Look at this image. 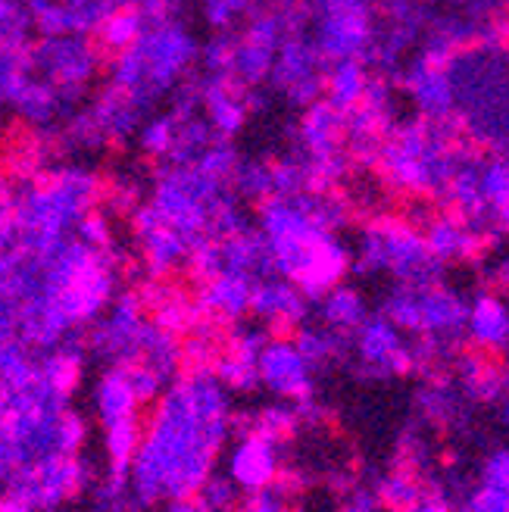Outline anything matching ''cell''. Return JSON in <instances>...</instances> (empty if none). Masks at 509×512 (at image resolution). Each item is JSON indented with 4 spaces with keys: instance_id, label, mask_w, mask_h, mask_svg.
Instances as JSON below:
<instances>
[{
    "instance_id": "4316f807",
    "label": "cell",
    "mask_w": 509,
    "mask_h": 512,
    "mask_svg": "<svg viewBox=\"0 0 509 512\" xmlns=\"http://www.w3.org/2000/svg\"><path fill=\"white\" fill-rule=\"evenodd\" d=\"M372 494H375L378 506L385 509V512H410L416 503H422L428 497V484L422 481L419 472H410V469L397 466L394 472L381 475L375 481Z\"/></svg>"
},
{
    "instance_id": "7a4b0ae2",
    "label": "cell",
    "mask_w": 509,
    "mask_h": 512,
    "mask_svg": "<svg viewBox=\"0 0 509 512\" xmlns=\"http://www.w3.org/2000/svg\"><path fill=\"white\" fill-rule=\"evenodd\" d=\"M104 178L91 160L57 157L38 172L13 175V222L19 247L44 250L75 235L79 222L100 207Z\"/></svg>"
},
{
    "instance_id": "d6a6232c",
    "label": "cell",
    "mask_w": 509,
    "mask_h": 512,
    "mask_svg": "<svg viewBox=\"0 0 509 512\" xmlns=\"http://www.w3.org/2000/svg\"><path fill=\"white\" fill-rule=\"evenodd\" d=\"M244 203H263L266 197L275 194V175H272V163L269 160H238L235 172H232V182H228Z\"/></svg>"
},
{
    "instance_id": "44dd1931",
    "label": "cell",
    "mask_w": 509,
    "mask_h": 512,
    "mask_svg": "<svg viewBox=\"0 0 509 512\" xmlns=\"http://www.w3.org/2000/svg\"><path fill=\"white\" fill-rule=\"evenodd\" d=\"M422 235H425V244H428L431 256H435V260L444 263V266L472 260V256H478L481 247L488 244L478 232H472V228L456 213L428 216Z\"/></svg>"
},
{
    "instance_id": "836d02e7",
    "label": "cell",
    "mask_w": 509,
    "mask_h": 512,
    "mask_svg": "<svg viewBox=\"0 0 509 512\" xmlns=\"http://www.w3.org/2000/svg\"><path fill=\"white\" fill-rule=\"evenodd\" d=\"M257 10V0H197V13L210 32H238Z\"/></svg>"
},
{
    "instance_id": "f546056e",
    "label": "cell",
    "mask_w": 509,
    "mask_h": 512,
    "mask_svg": "<svg viewBox=\"0 0 509 512\" xmlns=\"http://www.w3.org/2000/svg\"><path fill=\"white\" fill-rule=\"evenodd\" d=\"M297 347L303 350V356L310 360V366L319 372V369H328L332 363L344 360V356L350 353V338L347 335H338V331L332 328H325L322 322L319 325H310V322H303L294 335Z\"/></svg>"
},
{
    "instance_id": "b9f144b4",
    "label": "cell",
    "mask_w": 509,
    "mask_h": 512,
    "mask_svg": "<svg viewBox=\"0 0 509 512\" xmlns=\"http://www.w3.org/2000/svg\"><path fill=\"white\" fill-rule=\"evenodd\" d=\"M338 512H385V509L378 506V500H375L372 491H356Z\"/></svg>"
},
{
    "instance_id": "5b68a950",
    "label": "cell",
    "mask_w": 509,
    "mask_h": 512,
    "mask_svg": "<svg viewBox=\"0 0 509 512\" xmlns=\"http://www.w3.org/2000/svg\"><path fill=\"white\" fill-rule=\"evenodd\" d=\"M232 197L235 191L228 188V182L194 163H154L141 203L163 225L197 247L203 238H210L219 210Z\"/></svg>"
},
{
    "instance_id": "ab89813d",
    "label": "cell",
    "mask_w": 509,
    "mask_h": 512,
    "mask_svg": "<svg viewBox=\"0 0 509 512\" xmlns=\"http://www.w3.org/2000/svg\"><path fill=\"white\" fill-rule=\"evenodd\" d=\"M478 481L509 491V447H494L485 459H481Z\"/></svg>"
},
{
    "instance_id": "30bf717a",
    "label": "cell",
    "mask_w": 509,
    "mask_h": 512,
    "mask_svg": "<svg viewBox=\"0 0 509 512\" xmlns=\"http://www.w3.org/2000/svg\"><path fill=\"white\" fill-rule=\"evenodd\" d=\"M94 484V466L88 456H50L41 459L35 466L16 469L7 484L4 494L19 497L22 503L35 506L38 512H57L66 503H72L82 491Z\"/></svg>"
},
{
    "instance_id": "ee69618b",
    "label": "cell",
    "mask_w": 509,
    "mask_h": 512,
    "mask_svg": "<svg viewBox=\"0 0 509 512\" xmlns=\"http://www.w3.org/2000/svg\"><path fill=\"white\" fill-rule=\"evenodd\" d=\"M13 216V178L0 169V219Z\"/></svg>"
},
{
    "instance_id": "6da1fadb",
    "label": "cell",
    "mask_w": 509,
    "mask_h": 512,
    "mask_svg": "<svg viewBox=\"0 0 509 512\" xmlns=\"http://www.w3.org/2000/svg\"><path fill=\"white\" fill-rule=\"evenodd\" d=\"M235 434L232 391L213 369H185L144 422L132 459V497L150 509L194 497L216 472V459Z\"/></svg>"
},
{
    "instance_id": "60d3db41",
    "label": "cell",
    "mask_w": 509,
    "mask_h": 512,
    "mask_svg": "<svg viewBox=\"0 0 509 512\" xmlns=\"http://www.w3.org/2000/svg\"><path fill=\"white\" fill-rule=\"evenodd\" d=\"M0 335H19V303L0 285Z\"/></svg>"
},
{
    "instance_id": "277c9868",
    "label": "cell",
    "mask_w": 509,
    "mask_h": 512,
    "mask_svg": "<svg viewBox=\"0 0 509 512\" xmlns=\"http://www.w3.org/2000/svg\"><path fill=\"white\" fill-rule=\"evenodd\" d=\"M88 441V419L72 409V397L35 378L29 388L10 394L4 444L13 472L50 456H79Z\"/></svg>"
},
{
    "instance_id": "5bb4252c",
    "label": "cell",
    "mask_w": 509,
    "mask_h": 512,
    "mask_svg": "<svg viewBox=\"0 0 509 512\" xmlns=\"http://www.w3.org/2000/svg\"><path fill=\"white\" fill-rule=\"evenodd\" d=\"M282 441L269 438L257 428H244L235 434V444L225 456V475L232 478L244 494L266 491L282 478Z\"/></svg>"
},
{
    "instance_id": "f35d334b",
    "label": "cell",
    "mask_w": 509,
    "mask_h": 512,
    "mask_svg": "<svg viewBox=\"0 0 509 512\" xmlns=\"http://www.w3.org/2000/svg\"><path fill=\"white\" fill-rule=\"evenodd\" d=\"M456 512H509V491L475 481L466 491V497L456 503Z\"/></svg>"
},
{
    "instance_id": "8d00e7d4",
    "label": "cell",
    "mask_w": 509,
    "mask_h": 512,
    "mask_svg": "<svg viewBox=\"0 0 509 512\" xmlns=\"http://www.w3.org/2000/svg\"><path fill=\"white\" fill-rule=\"evenodd\" d=\"M291 494H294V481L282 472V478H278L272 488L244 494L235 512H291Z\"/></svg>"
},
{
    "instance_id": "9c48e42d",
    "label": "cell",
    "mask_w": 509,
    "mask_h": 512,
    "mask_svg": "<svg viewBox=\"0 0 509 512\" xmlns=\"http://www.w3.org/2000/svg\"><path fill=\"white\" fill-rule=\"evenodd\" d=\"M307 22V35L325 66L338 60H363L378 41L372 0H310Z\"/></svg>"
},
{
    "instance_id": "f1b7e54d",
    "label": "cell",
    "mask_w": 509,
    "mask_h": 512,
    "mask_svg": "<svg viewBox=\"0 0 509 512\" xmlns=\"http://www.w3.org/2000/svg\"><path fill=\"white\" fill-rule=\"evenodd\" d=\"M178 128H182V116L166 104L141 122L132 144L144 153L150 163H163L178 141Z\"/></svg>"
},
{
    "instance_id": "2e32d148",
    "label": "cell",
    "mask_w": 509,
    "mask_h": 512,
    "mask_svg": "<svg viewBox=\"0 0 509 512\" xmlns=\"http://www.w3.org/2000/svg\"><path fill=\"white\" fill-rule=\"evenodd\" d=\"M347 113L335 110L325 97L303 107L297 125V157L310 166V175L325 163L347 160Z\"/></svg>"
},
{
    "instance_id": "ffe728a7",
    "label": "cell",
    "mask_w": 509,
    "mask_h": 512,
    "mask_svg": "<svg viewBox=\"0 0 509 512\" xmlns=\"http://www.w3.org/2000/svg\"><path fill=\"white\" fill-rule=\"evenodd\" d=\"M91 406H94V416L104 425H116V422H129V419H141V397L132 388V378H129V366H104L94 378V388H91Z\"/></svg>"
},
{
    "instance_id": "f907efd6",
    "label": "cell",
    "mask_w": 509,
    "mask_h": 512,
    "mask_svg": "<svg viewBox=\"0 0 509 512\" xmlns=\"http://www.w3.org/2000/svg\"><path fill=\"white\" fill-rule=\"evenodd\" d=\"M291 512H303V509H291Z\"/></svg>"
},
{
    "instance_id": "3957f363",
    "label": "cell",
    "mask_w": 509,
    "mask_h": 512,
    "mask_svg": "<svg viewBox=\"0 0 509 512\" xmlns=\"http://www.w3.org/2000/svg\"><path fill=\"white\" fill-rule=\"evenodd\" d=\"M197 57L200 41L182 16H154L132 47L107 57V72L100 82L122 94L138 113L150 116L191 79Z\"/></svg>"
},
{
    "instance_id": "7bdbcfd3",
    "label": "cell",
    "mask_w": 509,
    "mask_h": 512,
    "mask_svg": "<svg viewBox=\"0 0 509 512\" xmlns=\"http://www.w3.org/2000/svg\"><path fill=\"white\" fill-rule=\"evenodd\" d=\"M166 512H216L213 506L203 503L197 494L194 497H182V500H169L166 503Z\"/></svg>"
},
{
    "instance_id": "cb8c5ba5",
    "label": "cell",
    "mask_w": 509,
    "mask_h": 512,
    "mask_svg": "<svg viewBox=\"0 0 509 512\" xmlns=\"http://www.w3.org/2000/svg\"><path fill=\"white\" fill-rule=\"evenodd\" d=\"M313 310H316V316H319V322L325 328H332V331L347 335V338L369 319L366 297L353 285H347V281H341V285H335L332 291H325L319 300H313Z\"/></svg>"
},
{
    "instance_id": "8992f818",
    "label": "cell",
    "mask_w": 509,
    "mask_h": 512,
    "mask_svg": "<svg viewBox=\"0 0 509 512\" xmlns=\"http://www.w3.org/2000/svg\"><path fill=\"white\" fill-rule=\"evenodd\" d=\"M353 269L366 275H391L397 285H438L444 263L431 256L425 235L413 222H369L353 250Z\"/></svg>"
},
{
    "instance_id": "8fae6325",
    "label": "cell",
    "mask_w": 509,
    "mask_h": 512,
    "mask_svg": "<svg viewBox=\"0 0 509 512\" xmlns=\"http://www.w3.org/2000/svg\"><path fill=\"white\" fill-rule=\"evenodd\" d=\"M150 325V310L141 291L122 288L104 313L85 331L88 353L104 366H129L138 360L144 331Z\"/></svg>"
},
{
    "instance_id": "681fc988",
    "label": "cell",
    "mask_w": 509,
    "mask_h": 512,
    "mask_svg": "<svg viewBox=\"0 0 509 512\" xmlns=\"http://www.w3.org/2000/svg\"><path fill=\"white\" fill-rule=\"evenodd\" d=\"M450 4H466V0H450Z\"/></svg>"
},
{
    "instance_id": "7402d4cb",
    "label": "cell",
    "mask_w": 509,
    "mask_h": 512,
    "mask_svg": "<svg viewBox=\"0 0 509 512\" xmlns=\"http://www.w3.org/2000/svg\"><path fill=\"white\" fill-rule=\"evenodd\" d=\"M135 363L147 366L150 372H157L166 384H172L178 375L185 372V341H182V335L150 319Z\"/></svg>"
},
{
    "instance_id": "f6af8a7d",
    "label": "cell",
    "mask_w": 509,
    "mask_h": 512,
    "mask_svg": "<svg viewBox=\"0 0 509 512\" xmlns=\"http://www.w3.org/2000/svg\"><path fill=\"white\" fill-rule=\"evenodd\" d=\"M410 512H456V506H453L450 500H444V497H438V494H431V491H428V497H425L422 503H416Z\"/></svg>"
},
{
    "instance_id": "bcb514c9",
    "label": "cell",
    "mask_w": 509,
    "mask_h": 512,
    "mask_svg": "<svg viewBox=\"0 0 509 512\" xmlns=\"http://www.w3.org/2000/svg\"><path fill=\"white\" fill-rule=\"evenodd\" d=\"M0 512H38V509L29 506V503H22L13 494H0Z\"/></svg>"
},
{
    "instance_id": "484cf974",
    "label": "cell",
    "mask_w": 509,
    "mask_h": 512,
    "mask_svg": "<svg viewBox=\"0 0 509 512\" xmlns=\"http://www.w3.org/2000/svg\"><path fill=\"white\" fill-rule=\"evenodd\" d=\"M38 378V353L19 335H0V391L16 394Z\"/></svg>"
},
{
    "instance_id": "83f0119b",
    "label": "cell",
    "mask_w": 509,
    "mask_h": 512,
    "mask_svg": "<svg viewBox=\"0 0 509 512\" xmlns=\"http://www.w3.org/2000/svg\"><path fill=\"white\" fill-rule=\"evenodd\" d=\"M29 75H32L29 47H19V44H10L0 38V132H4L7 122H13L16 94Z\"/></svg>"
},
{
    "instance_id": "9a60e30c",
    "label": "cell",
    "mask_w": 509,
    "mask_h": 512,
    "mask_svg": "<svg viewBox=\"0 0 509 512\" xmlns=\"http://www.w3.org/2000/svg\"><path fill=\"white\" fill-rule=\"evenodd\" d=\"M260 388L275 400H307L316 391V369L291 335H272L260 360Z\"/></svg>"
},
{
    "instance_id": "c3c4849f",
    "label": "cell",
    "mask_w": 509,
    "mask_h": 512,
    "mask_svg": "<svg viewBox=\"0 0 509 512\" xmlns=\"http://www.w3.org/2000/svg\"><path fill=\"white\" fill-rule=\"evenodd\" d=\"M372 4H378V7H385V10H400V7H406V4H413V0H372Z\"/></svg>"
},
{
    "instance_id": "e0dca14e",
    "label": "cell",
    "mask_w": 509,
    "mask_h": 512,
    "mask_svg": "<svg viewBox=\"0 0 509 512\" xmlns=\"http://www.w3.org/2000/svg\"><path fill=\"white\" fill-rule=\"evenodd\" d=\"M313 300L303 294L291 278L269 272L257 278L250 300V316L272 328V335H294V331L310 319Z\"/></svg>"
},
{
    "instance_id": "ba28073f",
    "label": "cell",
    "mask_w": 509,
    "mask_h": 512,
    "mask_svg": "<svg viewBox=\"0 0 509 512\" xmlns=\"http://www.w3.org/2000/svg\"><path fill=\"white\" fill-rule=\"evenodd\" d=\"M32 75L60 91L91 97L107 72V54L94 35H35L29 44Z\"/></svg>"
},
{
    "instance_id": "52a82bcc",
    "label": "cell",
    "mask_w": 509,
    "mask_h": 512,
    "mask_svg": "<svg viewBox=\"0 0 509 512\" xmlns=\"http://www.w3.org/2000/svg\"><path fill=\"white\" fill-rule=\"evenodd\" d=\"M378 313H385L410 338L435 341L450 353H460L456 347L466 341L469 300L444 281L438 285H394L381 300Z\"/></svg>"
},
{
    "instance_id": "4fadbf2b",
    "label": "cell",
    "mask_w": 509,
    "mask_h": 512,
    "mask_svg": "<svg viewBox=\"0 0 509 512\" xmlns=\"http://www.w3.org/2000/svg\"><path fill=\"white\" fill-rule=\"evenodd\" d=\"M272 91L282 94L294 107H310L322 97L325 88V60L319 57L316 44L303 29H294L282 47H278L269 82Z\"/></svg>"
},
{
    "instance_id": "7c38bea8",
    "label": "cell",
    "mask_w": 509,
    "mask_h": 512,
    "mask_svg": "<svg viewBox=\"0 0 509 512\" xmlns=\"http://www.w3.org/2000/svg\"><path fill=\"white\" fill-rule=\"evenodd\" d=\"M350 356L363 378H394L416 369L413 338L385 313H369V319L353 331Z\"/></svg>"
},
{
    "instance_id": "d4e9b609",
    "label": "cell",
    "mask_w": 509,
    "mask_h": 512,
    "mask_svg": "<svg viewBox=\"0 0 509 512\" xmlns=\"http://www.w3.org/2000/svg\"><path fill=\"white\" fill-rule=\"evenodd\" d=\"M372 85L369 66L363 60H338L325 66V88L322 97L341 113H353L363 104Z\"/></svg>"
},
{
    "instance_id": "74e56055",
    "label": "cell",
    "mask_w": 509,
    "mask_h": 512,
    "mask_svg": "<svg viewBox=\"0 0 509 512\" xmlns=\"http://www.w3.org/2000/svg\"><path fill=\"white\" fill-rule=\"evenodd\" d=\"M197 497L207 506H213L216 512H235V506L244 500V491L225 472H213L207 481H203V488L197 491Z\"/></svg>"
},
{
    "instance_id": "1f68e13d",
    "label": "cell",
    "mask_w": 509,
    "mask_h": 512,
    "mask_svg": "<svg viewBox=\"0 0 509 512\" xmlns=\"http://www.w3.org/2000/svg\"><path fill=\"white\" fill-rule=\"evenodd\" d=\"M150 16H144L141 10H129V7H119L113 13H107V19L97 25L94 32V41L100 44L107 57L113 54H122L125 47H132L138 41V35L144 32Z\"/></svg>"
},
{
    "instance_id": "7dc6e473",
    "label": "cell",
    "mask_w": 509,
    "mask_h": 512,
    "mask_svg": "<svg viewBox=\"0 0 509 512\" xmlns=\"http://www.w3.org/2000/svg\"><path fill=\"white\" fill-rule=\"evenodd\" d=\"M497 409H500V419L509 422V363H506V384H503V397L497 400Z\"/></svg>"
},
{
    "instance_id": "816d5d0a",
    "label": "cell",
    "mask_w": 509,
    "mask_h": 512,
    "mask_svg": "<svg viewBox=\"0 0 509 512\" xmlns=\"http://www.w3.org/2000/svg\"><path fill=\"white\" fill-rule=\"evenodd\" d=\"M25 4H29V0H25Z\"/></svg>"
},
{
    "instance_id": "d6986e66",
    "label": "cell",
    "mask_w": 509,
    "mask_h": 512,
    "mask_svg": "<svg viewBox=\"0 0 509 512\" xmlns=\"http://www.w3.org/2000/svg\"><path fill=\"white\" fill-rule=\"evenodd\" d=\"M466 341L472 350L503 356L509 353V300L500 291H478L469 300Z\"/></svg>"
},
{
    "instance_id": "4dcf8cb0",
    "label": "cell",
    "mask_w": 509,
    "mask_h": 512,
    "mask_svg": "<svg viewBox=\"0 0 509 512\" xmlns=\"http://www.w3.org/2000/svg\"><path fill=\"white\" fill-rule=\"evenodd\" d=\"M141 434H144L141 419L104 425V453H107V472L104 475H110V478H129L132 459H135V453L141 447Z\"/></svg>"
},
{
    "instance_id": "603a6c76",
    "label": "cell",
    "mask_w": 509,
    "mask_h": 512,
    "mask_svg": "<svg viewBox=\"0 0 509 512\" xmlns=\"http://www.w3.org/2000/svg\"><path fill=\"white\" fill-rule=\"evenodd\" d=\"M466 394L460 391V384H456L453 375L447 372H431L428 381L419 388L416 394V409L419 416L435 422V425H456L466 413Z\"/></svg>"
},
{
    "instance_id": "d590c367",
    "label": "cell",
    "mask_w": 509,
    "mask_h": 512,
    "mask_svg": "<svg viewBox=\"0 0 509 512\" xmlns=\"http://www.w3.org/2000/svg\"><path fill=\"white\" fill-rule=\"evenodd\" d=\"M0 38L19 47L35 41V22L25 0H0Z\"/></svg>"
},
{
    "instance_id": "e575fe53",
    "label": "cell",
    "mask_w": 509,
    "mask_h": 512,
    "mask_svg": "<svg viewBox=\"0 0 509 512\" xmlns=\"http://www.w3.org/2000/svg\"><path fill=\"white\" fill-rule=\"evenodd\" d=\"M213 372L219 375V381L225 384L232 394H250L260 388V369H257V360H250V356H241V353H232L225 350L216 356L213 363Z\"/></svg>"
},
{
    "instance_id": "ac0fdd59",
    "label": "cell",
    "mask_w": 509,
    "mask_h": 512,
    "mask_svg": "<svg viewBox=\"0 0 509 512\" xmlns=\"http://www.w3.org/2000/svg\"><path fill=\"white\" fill-rule=\"evenodd\" d=\"M253 285H257V278H250L244 272H219L207 281H200L194 294L197 313L225 328L235 325L250 316Z\"/></svg>"
}]
</instances>
